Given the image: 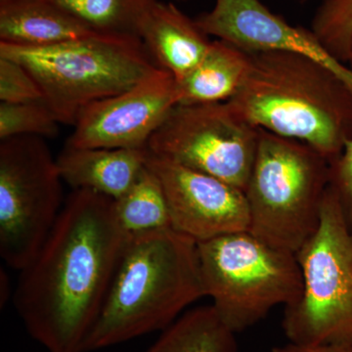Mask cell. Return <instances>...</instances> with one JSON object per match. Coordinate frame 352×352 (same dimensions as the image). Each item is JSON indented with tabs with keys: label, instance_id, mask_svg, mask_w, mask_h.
Instances as JSON below:
<instances>
[{
	"label": "cell",
	"instance_id": "cb8c5ba5",
	"mask_svg": "<svg viewBox=\"0 0 352 352\" xmlns=\"http://www.w3.org/2000/svg\"><path fill=\"white\" fill-rule=\"evenodd\" d=\"M272 352H352L351 344H317V346H302V344H288L274 347Z\"/></svg>",
	"mask_w": 352,
	"mask_h": 352
},
{
	"label": "cell",
	"instance_id": "4fadbf2b",
	"mask_svg": "<svg viewBox=\"0 0 352 352\" xmlns=\"http://www.w3.org/2000/svg\"><path fill=\"white\" fill-rule=\"evenodd\" d=\"M148 150L75 148L65 145L56 157L63 182L73 190H89L117 200L146 168Z\"/></svg>",
	"mask_w": 352,
	"mask_h": 352
},
{
	"label": "cell",
	"instance_id": "4316f807",
	"mask_svg": "<svg viewBox=\"0 0 352 352\" xmlns=\"http://www.w3.org/2000/svg\"><path fill=\"white\" fill-rule=\"evenodd\" d=\"M176 1H185V0H176Z\"/></svg>",
	"mask_w": 352,
	"mask_h": 352
},
{
	"label": "cell",
	"instance_id": "5b68a950",
	"mask_svg": "<svg viewBox=\"0 0 352 352\" xmlns=\"http://www.w3.org/2000/svg\"><path fill=\"white\" fill-rule=\"evenodd\" d=\"M259 129L258 151L244 191L249 231L296 254L318 226L331 163L300 141Z\"/></svg>",
	"mask_w": 352,
	"mask_h": 352
},
{
	"label": "cell",
	"instance_id": "ba28073f",
	"mask_svg": "<svg viewBox=\"0 0 352 352\" xmlns=\"http://www.w3.org/2000/svg\"><path fill=\"white\" fill-rule=\"evenodd\" d=\"M57 159L38 136L0 140V256L23 270L32 263L64 206Z\"/></svg>",
	"mask_w": 352,
	"mask_h": 352
},
{
	"label": "cell",
	"instance_id": "7c38bea8",
	"mask_svg": "<svg viewBox=\"0 0 352 352\" xmlns=\"http://www.w3.org/2000/svg\"><path fill=\"white\" fill-rule=\"evenodd\" d=\"M208 36L232 43L247 52L288 51L298 53L329 69L352 92V69L332 56L310 29L289 24L261 0H215L214 8L195 18Z\"/></svg>",
	"mask_w": 352,
	"mask_h": 352
},
{
	"label": "cell",
	"instance_id": "d4e9b609",
	"mask_svg": "<svg viewBox=\"0 0 352 352\" xmlns=\"http://www.w3.org/2000/svg\"><path fill=\"white\" fill-rule=\"evenodd\" d=\"M6 273L1 272V282L4 284V289H1V294L3 295L1 296V307H3V305H6L7 300H8V282H7ZM1 289H3V287H1Z\"/></svg>",
	"mask_w": 352,
	"mask_h": 352
},
{
	"label": "cell",
	"instance_id": "277c9868",
	"mask_svg": "<svg viewBox=\"0 0 352 352\" xmlns=\"http://www.w3.org/2000/svg\"><path fill=\"white\" fill-rule=\"evenodd\" d=\"M0 56L27 69L60 124L71 126L88 106L124 92L157 68L140 38L116 34L48 46L0 43Z\"/></svg>",
	"mask_w": 352,
	"mask_h": 352
},
{
	"label": "cell",
	"instance_id": "30bf717a",
	"mask_svg": "<svg viewBox=\"0 0 352 352\" xmlns=\"http://www.w3.org/2000/svg\"><path fill=\"white\" fill-rule=\"evenodd\" d=\"M177 104L175 76L166 69H154L124 92L85 108L65 145L145 149Z\"/></svg>",
	"mask_w": 352,
	"mask_h": 352
},
{
	"label": "cell",
	"instance_id": "8992f818",
	"mask_svg": "<svg viewBox=\"0 0 352 352\" xmlns=\"http://www.w3.org/2000/svg\"><path fill=\"white\" fill-rule=\"evenodd\" d=\"M198 252L206 296L234 333L256 325L278 305H293L302 294L296 254L250 231L198 242Z\"/></svg>",
	"mask_w": 352,
	"mask_h": 352
},
{
	"label": "cell",
	"instance_id": "ffe728a7",
	"mask_svg": "<svg viewBox=\"0 0 352 352\" xmlns=\"http://www.w3.org/2000/svg\"><path fill=\"white\" fill-rule=\"evenodd\" d=\"M310 30L332 56L347 65L352 44V0H321Z\"/></svg>",
	"mask_w": 352,
	"mask_h": 352
},
{
	"label": "cell",
	"instance_id": "3957f363",
	"mask_svg": "<svg viewBox=\"0 0 352 352\" xmlns=\"http://www.w3.org/2000/svg\"><path fill=\"white\" fill-rule=\"evenodd\" d=\"M204 296L197 241L173 228L129 235L82 352L163 332Z\"/></svg>",
	"mask_w": 352,
	"mask_h": 352
},
{
	"label": "cell",
	"instance_id": "484cf974",
	"mask_svg": "<svg viewBox=\"0 0 352 352\" xmlns=\"http://www.w3.org/2000/svg\"><path fill=\"white\" fill-rule=\"evenodd\" d=\"M349 67L352 69V44H351V56H349V63H347Z\"/></svg>",
	"mask_w": 352,
	"mask_h": 352
},
{
	"label": "cell",
	"instance_id": "8fae6325",
	"mask_svg": "<svg viewBox=\"0 0 352 352\" xmlns=\"http://www.w3.org/2000/svg\"><path fill=\"white\" fill-rule=\"evenodd\" d=\"M146 164L163 186L171 228L177 232L201 242L249 231V205L243 190L149 152Z\"/></svg>",
	"mask_w": 352,
	"mask_h": 352
},
{
	"label": "cell",
	"instance_id": "7a4b0ae2",
	"mask_svg": "<svg viewBox=\"0 0 352 352\" xmlns=\"http://www.w3.org/2000/svg\"><path fill=\"white\" fill-rule=\"evenodd\" d=\"M250 53L242 87L227 101L252 126L314 148L333 162L352 138V92L332 69L288 51Z\"/></svg>",
	"mask_w": 352,
	"mask_h": 352
},
{
	"label": "cell",
	"instance_id": "603a6c76",
	"mask_svg": "<svg viewBox=\"0 0 352 352\" xmlns=\"http://www.w3.org/2000/svg\"><path fill=\"white\" fill-rule=\"evenodd\" d=\"M330 185L339 197L352 227V138L339 156L331 162Z\"/></svg>",
	"mask_w": 352,
	"mask_h": 352
},
{
	"label": "cell",
	"instance_id": "9a60e30c",
	"mask_svg": "<svg viewBox=\"0 0 352 352\" xmlns=\"http://www.w3.org/2000/svg\"><path fill=\"white\" fill-rule=\"evenodd\" d=\"M96 34L51 0H0V43L48 46Z\"/></svg>",
	"mask_w": 352,
	"mask_h": 352
},
{
	"label": "cell",
	"instance_id": "52a82bcc",
	"mask_svg": "<svg viewBox=\"0 0 352 352\" xmlns=\"http://www.w3.org/2000/svg\"><path fill=\"white\" fill-rule=\"evenodd\" d=\"M296 256L302 289L285 307L287 339L302 346H352V227L331 185L318 226Z\"/></svg>",
	"mask_w": 352,
	"mask_h": 352
},
{
	"label": "cell",
	"instance_id": "44dd1931",
	"mask_svg": "<svg viewBox=\"0 0 352 352\" xmlns=\"http://www.w3.org/2000/svg\"><path fill=\"white\" fill-rule=\"evenodd\" d=\"M60 126L56 116L43 100L16 104L0 102V140L24 135L56 138Z\"/></svg>",
	"mask_w": 352,
	"mask_h": 352
},
{
	"label": "cell",
	"instance_id": "e0dca14e",
	"mask_svg": "<svg viewBox=\"0 0 352 352\" xmlns=\"http://www.w3.org/2000/svg\"><path fill=\"white\" fill-rule=\"evenodd\" d=\"M235 335L205 305L182 314L144 352H238Z\"/></svg>",
	"mask_w": 352,
	"mask_h": 352
},
{
	"label": "cell",
	"instance_id": "2e32d148",
	"mask_svg": "<svg viewBox=\"0 0 352 352\" xmlns=\"http://www.w3.org/2000/svg\"><path fill=\"white\" fill-rule=\"evenodd\" d=\"M250 53L221 39L212 41L205 56L177 83V105L227 102L242 87Z\"/></svg>",
	"mask_w": 352,
	"mask_h": 352
},
{
	"label": "cell",
	"instance_id": "d6986e66",
	"mask_svg": "<svg viewBox=\"0 0 352 352\" xmlns=\"http://www.w3.org/2000/svg\"><path fill=\"white\" fill-rule=\"evenodd\" d=\"M99 34L136 36L159 0H51Z\"/></svg>",
	"mask_w": 352,
	"mask_h": 352
},
{
	"label": "cell",
	"instance_id": "7402d4cb",
	"mask_svg": "<svg viewBox=\"0 0 352 352\" xmlns=\"http://www.w3.org/2000/svg\"><path fill=\"white\" fill-rule=\"evenodd\" d=\"M43 100L41 87L28 69L12 59L0 56V102L16 104Z\"/></svg>",
	"mask_w": 352,
	"mask_h": 352
},
{
	"label": "cell",
	"instance_id": "9c48e42d",
	"mask_svg": "<svg viewBox=\"0 0 352 352\" xmlns=\"http://www.w3.org/2000/svg\"><path fill=\"white\" fill-rule=\"evenodd\" d=\"M259 131L228 102L176 105L153 134L147 150L153 156L245 191L258 151Z\"/></svg>",
	"mask_w": 352,
	"mask_h": 352
},
{
	"label": "cell",
	"instance_id": "6da1fadb",
	"mask_svg": "<svg viewBox=\"0 0 352 352\" xmlns=\"http://www.w3.org/2000/svg\"><path fill=\"white\" fill-rule=\"evenodd\" d=\"M127 239L113 199L83 189L67 197L14 294L25 330L47 352H82Z\"/></svg>",
	"mask_w": 352,
	"mask_h": 352
},
{
	"label": "cell",
	"instance_id": "ac0fdd59",
	"mask_svg": "<svg viewBox=\"0 0 352 352\" xmlns=\"http://www.w3.org/2000/svg\"><path fill=\"white\" fill-rule=\"evenodd\" d=\"M113 206L120 226L129 235L171 228L163 186L147 164L131 189L113 200Z\"/></svg>",
	"mask_w": 352,
	"mask_h": 352
},
{
	"label": "cell",
	"instance_id": "5bb4252c",
	"mask_svg": "<svg viewBox=\"0 0 352 352\" xmlns=\"http://www.w3.org/2000/svg\"><path fill=\"white\" fill-rule=\"evenodd\" d=\"M173 2L157 1L140 32L146 50L157 67L182 82L200 63L212 41Z\"/></svg>",
	"mask_w": 352,
	"mask_h": 352
}]
</instances>
